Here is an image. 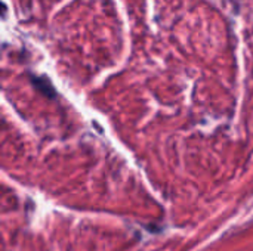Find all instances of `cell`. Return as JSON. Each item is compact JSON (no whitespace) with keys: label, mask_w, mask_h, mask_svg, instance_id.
<instances>
[{"label":"cell","mask_w":253,"mask_h":251,"mask_svg":"<svg viewBox=\"0 0 253 251\" xmlns=\"http://www.w3.org/2000/svg\"><path fill=\"white\" fill-rule=\"evenodd\" d=\"M31 81H33V84H34V87H36L42 95H44V96H47V98H55V96H56V92H55L53 86L50 84V81H49L46 77H33Z\"/></svg>","instance_id":"6da1fadb"}]
</instances>
